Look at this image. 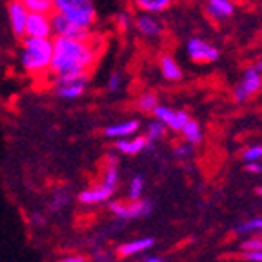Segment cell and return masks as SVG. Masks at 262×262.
Segmentation results:
<instances>
[{"label": "cell", "instance_id": "obj_34", "mask_svg": "<svg viewBox=\"0 0 262 262\" xmlns=\"http://www.w3.org/2000/svg\"><path fill=\"white\" fill-rule=\"evenodd\" d=\"M146 262H162V260L157 258V257H149V258H146Z\"/></svg>", "mask_w": 262, "mask_h": 262}, {"label": "cell", "instance_id": "obj_22", "mask_svg": "<svg viewBox=\"0 0 262 262\" xmlns=\"http://www.w3.org/2000/svg\"><path fill=\"white\" fill-rule=\"evenodd\" d=\"M157 106H159V97H157L155 93H151V91H146V93H142L139 97V100H137V107H139L142 113H151L157 110Z\"/></svg>", "mask_w": 262, "mask_h": 262}, {"label": "cell", "instance_id": "obj_27", "mask_svg": "<svg viewBox=\"0 0 262 262\" xmlns=\"http://www.w3.org/2000/svg\"><path fill=\"white\" fill-rule=\"evenodd\" d=\"M140 193H142V177H135V179L131 180L129 199H133V201H139Z\"/></svg>", "mask_w": 262, "mask_h": 262}, {"label": "cell", "instance_id": "obj_5", "mask_svg": "<svg viewBox=\"0 0 262 262\" xmlns=\"http://www.w3.org/2000/svg\"><path fill=\"white\" fill-rule=\"evenodd\" d=\"M186 55L189 57V60L196 62V64H211L221 57L219 49L211 42L201 37H193L186 42Z\"/></svg>", "mask_w": 262, "mask_h": 262}, {"label": "cell", "instance_id": "obj_31", "mask_svg": "<svg viewBox=\"0 0 262 262\" xmlns=\"http://www.w3.org/2000/svg\"><path fill=\"white\" fill-rule=\"evenodd\" d=\"M58 262H90L88 257H66V258H60Z\"/></svg>", "mask_w": 262, "mask_h": 262}, {"label": "cell", "instance_id": "obj_17", "mask_svg": "<svg viewBox=\"0 0 262 262\" xmlns=\"http://www.w3.org/2000/svg\"><path fill=\"white\" fill-rule=\"evenodd\" d=\"M113 195L111 189H106L102 186H98L95 189H86V191H82L80 195L77 196V201L80 204H98V202H104L107 201L110 196Z\"/></svg>", "mask_w": 262, "mask_h": 262}, {"label": "cell", "instance_id": "obj_3", "mask_svg": "<svg viewBox=\"0 0 262 262\" xmlns=\"http://www.w3.org/2000/svg\"><path fill=\"white\" fill-rule=\"evenodd\" d=\"M55 13L66 16L70 22L82 29L91 31L97 22V9L93 0H51Z\"/></svg>", "mask_w": 262, "mask_h": 262}, {"label": "cell", "instance_id": "obj_12", "mask_svg": "<svg viewBox=\"0 0 262 262\" xmlns=\"http://www.w3.org/2000/svg\"><path fill=\"white\" fill-rule=\"evenodd\" d=\"M110 208H111V211H113L115 215H119V217L133 219V217H142V215H146V213L151 209V206L146 204V201H133V199H129V201L113 202Z\"/></svg>", "mask_w": 262, "mask_h": 262}, {"label": "cell", "instance_id": "obj_33", "mask_svg": "<svg viewBox=\"0 0 262 262\" xmlns=\"http://www.w3.org/2000/svg\"><path fill=\"white\" fill-rule=\"evenodd\" d=\"M255 68H257V70H258V73L262 75V58H260V60L257 62V64H255Z\"/></svg>", "mask_w": 262, "mask_h": 262}, {"label": "cell", "instance_id": "obj_14", "mask_svg": "<svg viewBox=\"0 0 262 262\" xmlns=\"http://www.w3.org/2000/svg\"><path fill=\"white\" fill-rule=\"evenodd\" d=\"M159 70H160V75L169 82H179L180 78H182V68H180V64L177 62V58L169 53L160 55Z\"/></svg>", "mask_w": 262, "mask_h": 262}, {"label": "cell", "instance_id": "obj_6", "mask_svg": "<svg viewBox=\"0 0 262 262\" xmlns=\"http://www.w3.org/2000/svg\"><path fill=\"white\" fill-rule=\"evenodd\" d=\"M53 82V91L58 98H66V100H75V98L82 97L88 88V75L82 77H70V78H51Z\"/></svg>", "mask_w": 262, "mask_h": 262}, {"label": "cell", "instance_id": "obj_19", "mask_svg": "<svg viewBox=\"0 0 262 262\" xmlns=\"http://www.w3.org/2000/svg\"><path fill=\"white\" fill-rule=\"evenodd\" d=\"M133 4L139 11L147 15H159L171 6V0H133Z\"/></svg>", "mask_w": 262, "mask_h": 262}, {"label": "cell", "instance_id": "obj_24", "mask_svg": "<svg viewBox=\"0 0 262 262\" xmlns=\"http://www.w3.org/2000/svg\"><path fill=\"white\" fill-rule=\"evenodd\" d=\"M241 250L242 253H257V251H262V237H253L244 241L241 246Z\"/></svg>", "mask_w": 262, "mask_h": 262}, {"label": "cell", "instance_id": "obj_2", "mask_svg": "<svg viewBox=\"0 0 262 262\" xmlns=\"http://www.w3.org/2000/svg\"><path fill=\"white\" fill-rule=\"evenodd\" d=\"M20 66L31 77H48L53 60V38H24L20 48Z\"/></svg>", "mask_w": 262, "mask_h": 262}, {"label": "cell", "instance_id": "obj_10", "mask_svg": "<svg viewBox=\"0 0 262 262\" xmlns=\"http://www.w3.org/2000/svg\"><path fill=\"white\" fill-rule=\"evenodd\" d=\"M135 29L139 31L140 37L147 38V40H157V38L162 37L164 24L157 18V15L140 13L135 18Z\"/></svg>", "mask_w": 262, "mask_h": 262}, {"label": "cell", "instance_id": "obj_29", "mask_svg": "<svg viewBox=\"0 0 262 262\" xmlns=\"http://www.w3.org/2000/svg\"><path fill=\"white\" fill-rule=\"evenodd\" d=\"M117 26H119L122 31L127 28H131V18L127 16V13H120V15L117 16Z\"/></svg>", "mask_w": 262, "mask_h": 262}, {"label": "cell", "instance_id": "obj_25", "mask_svg": "<svg viewBox=\"0 0 262 262\" xmlns=\"http://www.w3.org/2000/svg\"><path fill=\"white\" fill-rule=\"evenodd\" d=\"M242 159L248 160L250 162H258L262 159V146H251V147H246L244 151H242Z\"/></svg>", "mask_w": 262, "mask_h": 262}, {"label": "cell", "instance_id": "obj_1", "mask_svg": "<svg viewBox=\"0 0 262 262\" xmlns=\"http://www.w3.org/2000/svg\"><path fill=\"white\" fill-rule=\"evenodd\" d=\"M98 49L93 40H71V38H53V60H51V78H70L88 75L97 62Z\"/></svg>", "mask_w": 262, "mask_h": 262}, {"label": "cell", "instance_id": "obj_11", "mask_svg": "<svg viewBox=\"0 0 262 262\" xmlns=\"http://www.w3.org/2000/svg\"><path fill=\"white\" fill-rule=\"evenodd\" d=\"M26 37L28 38H53L51 16L29 13L28 24H26Z\"/></svg>", "mask_w": 262, "mask_h": 262}, {"label": "cell", "instance_id": "obj_28", "mask_svg": "<svg viewBox=\"0 0 262 262\" xmlns=\"http://www.w3.org/2000/svg\"><path fill=\"white\" fill-rule=\"evenodd\" d=\"M242 231H262V219H255V221L242 224L238 228V233H242Z\"/></svg>", "mask_w": 262, "mask_h": 262}, {"label": "cell", "instance_id": "obj_18", "mask_svg": "<svg viewBox=\"0 0 262 262\" xmlns=\"http://www.w3.org/2000/svg\"><path fill=\"white\" fill-rule=\"evenodd\" d=\"M155 244L153 238H139V241H133V242H127V244H122L117 251V257L124 258V257H129V255H137L140 251L147 250V248H151Z\"/></svg>", "mask_w": 262, "mask_h": 262}, {"label": "cell", "instance_id": "obj_23", "mask_svg": "<svg viewBox=\"0 0 262 262\" xmlns=\"http://www.w3.org/2000/svg\"><path fill=\"white\" fill-rule=\"evenodd\" d=\"M166 135V126L159 120H153V122L147 124V129H146V137L149 142H155V140H160L162 137Z\"/></svg>", "mask_w": 262, "mask_h": 262}, {"label": "cell", "instance_id": "obj_16", "mask_svg": "<svg viewBox=\"0 0 262 262\" xmlns=\"http://www.w3.org/2000/svg\"><path fill=\"white\" fill-rule=\"evenodd\" d=\"M147 144H151L147 140L146 135H139V137H133V139H122V140H117V149L124 155H137L147 146Z\"/></svg>", "mask_w": 262, "mask_h": 262}, {"label": "cell", "instance_id": "obj_7", "mask_svg": "<svg viewBox=\"0 0 262 262\" xmlns=\"http://www.w3.org/2000/svg\"><path fill=\"white\" fill-rule=\"evenodd\" d=\"M51 31H53V38H71V40H88L91 35L88 29L78 28L58 13L51 15Z\"/></svg>", "mask_w": 262, "mask_h": 262}, {"label": "cell", "instance_id": "obj_4", "mask_svg": "<svg viewBox=\"0 0 262 262\" xmlns=\"http://www.w3.org/2000/svg\"><path fill=\"white\" fill-rule=\"evenodd\" d=\"M262 90V75L258 73V70L255 66L244 70L241 80L233 90V100L235 102H246L248 98H251L253 95H257Z\"/></svg>", "mask_w": 262, "mask_h": 262}, {"label": "cell", "instance_id": "obj_15", "mask_svg": "<svg viewBox=\"0 0 262 262\" xmlns=\"http://www.w3.org/2000/svg\"><path fill=\"white\" fill-rule=\"evenodd\" d=\"M140 127L139 120H124V122L119 124H113V126H107L106 127V137H111V139H129L131 135H135L137 131Z\"/></svg>", "mask_w": 262, "mask_h": 262}, {"label": "cell", "instance_id": "obj_30", "mask_svg": "<svg viewBox=\"0 0 262 262\" xmlns=\"http://www.w3.org/2000/svg\"><path fill=\"white\" fill-rule=\"evenodd\" d=\"M246 171L258 173V171H262V166H260V164H257V162H250L248 166H246Z\"/></svg>", "mask_w": 262, "mask_h": 262}, {"label": "cell", "instance_id": "obj_35", "mask_svg": "<svg viewBox=\"0 0 262 262\" xmlns=\"http://www.w3.org/2000/svg\"><path fill=\"white\" fill-rule=\"evenodd\" d=\"M257 193L258 195H262V188H257Z\"/></svg>", "mask_w": 262, "mask_h": 262}, {"label": "cell", "instance_id": "obj_26", "mask_svg": "<svg viewBox=\"0 0 262 262\" xmlns=\"http://www.w3.org/2000/svg\"><path fill=\"white\" fill-rule=\"evenodd\" d=\"M107 91L110 93H117V91L122 88V75L119 73V71H113V73L107 77Z\"/></svg>", "mask_w": 262, "mask_h": 262}, {"label": "cell", "instance_id": "obj_20", "mask_svg": "<svg viewBox=\"0 0 262 262\" xmlns=\"http://www.w3.org/2000/svg\"><path fill=\"white\" fill-rule=\"evenodd\" d=\"M29 13H37V15H53V2L51 0H18Z\"/></svg>", "mask_w": 262, "mask_h": 262}, {"label": "cell", "instance_id": "obj_21", "mask_svg": "<svg viewBox=\"0 0 262 262\" xmlns=\"http://www.w3.org/2000/svg\"><path fill=\"white\" fill-rule=\"evenodd\" d=\"M180 133H182V137H184V140L188 144H193V146H195V144L202 142V127H201V124L193 119L188 120V124H186L184 129L180 131Z\"/></svg>", "mask_w": 262, "mask_h": 262}, {"label": "cell", "instance_id": "obj_32", "mask_svg": "<svg viewBox=\"0 0 262 262\" xmlns=\"http://www.w3.org/2000/svg\"><path fill=\"white\" fill-rule=\"evenodd\" d=\"M246 255H248V260L262 262V251H257V253H246Z\"/></svg>", "mask_w": 262, "mask_h": 262}, {"label": "cell", "instance_id": "obj_8", "mask_svg": "<svg viewBox=\"0 0 262 262\" xmlns=\"http://www.w3.org/2000/svg\"><path fill=\"white\" fill-rule=\"evenodd\" d=\"M153 117H155L159 122H162L166 127H169V129H173V131H179V133L184 129V126L189 120V115L186 113V111L164 106V104L157 106V110L153 111Z\"/></svg>", "mask_w": 262, "mask_h": 262}, {"label": "cell", "instance_id": "obj_13", "mask_svg": "<svg viewBox=\"0 0 262 262\" xmlns=\"http://www.w3.org/2000/svg\"><path fill=\"white\" fill-rule=\"evenodd\" d=\"M206 13L213 20H226L235 13L233 0H206Z\"/></svg>", "mask_w": 262, "mask_h": 262}, {"label": "cell", "instance_id": "obj_9", "mask_svg": "<svg viewBox=\"0 0 262 262\" xmlns=\"http://www.w3.org/2000/svg\"><path fill=\"white\" fill-rule=\"evenodd\" d=\"M29 11L18 0H9L8 4V20L11 26V31L15 37L26 38V24H28Z\"/></svg>", "mask_w": 262, "mask_h": 262}]
</instances>
